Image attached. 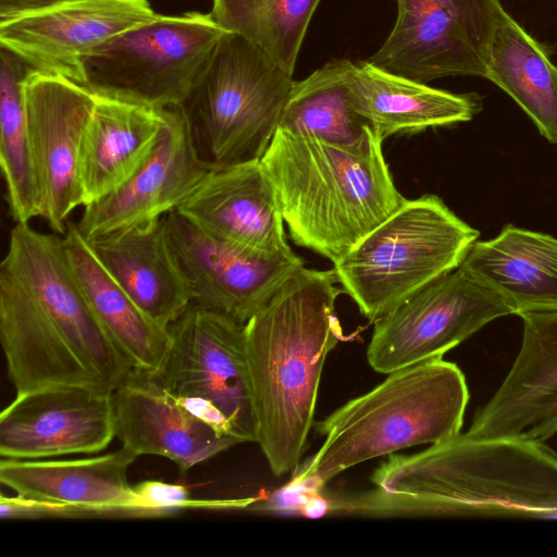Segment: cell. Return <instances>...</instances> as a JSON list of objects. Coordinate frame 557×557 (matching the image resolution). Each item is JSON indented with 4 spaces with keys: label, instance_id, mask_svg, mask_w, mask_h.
<instances>
[{
    "label": "cell",
    "instance_id": "obj_30",
    "mask_svg": "<svg viewBox=\"0 0 557 557\" xmlns=\"http://www.w3.org/2000/svg\"><path fill=\"white\" fill-rule=\"evenodd\" d=\"M71 0H0V23L35 14Z\"/></svg>",
    "mask_w": 557,
    "mask_h": 557
},
{
    "label": "cell",
    "instance_id": "obj_24",
    "mask_svg": "<svg viewBox=\"0 0 557 557\" xmlns=\"http://www.w3.org/2000/svg\"><path fill=\"white\" fill-rule=\"evenodd\" d=\"M354 103L384 140L398 133L470 121L481 108L475 94H454L385 71L372 62L352 63Z\"/></svg>",
    "mask_w": 557,
    "mask_h": 557
},
{
    "label": "cell",
    "instance_id": "obj_6",
    "mask_svg": "<svg viewBox=\"0 0 557 557\" xmlns=\"http://www.w3.org/2000/svg\"><path fill=\"white\" fill-rule=\"evenodd\" d=\"M294 83L260 48L227 32L180 106L202 161L220 169L260 160Z\"/></svg>",
    "mask_w": 557,
    "mask_h": 557
},
{
    "label": "cell",
    "instance_id": "obj_5",
    "mask_svg": "<svg viewBox=\"0 0 557 557\" xmlns=\"http://www.w3.org/2000/svg\"><path fill=\"white\" fill-rule=\"evenodd\" d=\"M480 233L435 195L408 200L334 262L344 292L374 322L455 270Z\"/></svg>",
    "mask_w": 557,
    "mask_h": 557
},
{
    "label": "cell",
    "instance_id": "obj_17",
    "mask_svg": "<svg viewBox=\"0 0 557 557\" xmlns=\"http://www.w3.org/2000/svg\"><path fill=\"white\" fill-rule=\"evenodd\" d=\"M517 358L465 436L545 442L557 433V310L527 312Z\"/></svg>",
    "mask_w": 557,
    "mask_h": 557
},
{
    "label": "cell",
    "instance_id": "obj_22",
    "mask_svg": "<svg viewBox=\"0 0 557 557\" xmlns=\"http://www.w3.org/2000/svg\"><path fill=\"white\" fill-rule=\"evenodd\" d=\"M95 96L79 150L83 207L117 190L141 168L164 122L163 110Z\"/></svg>",
    "mask_w": 557,
    "mask_h": 557
},
{
    "label": "cell",
    "instance_id": "obj_4",
    "mask_svg": "<svg viewBox=\"0 0 557 557\" xmlns=\"http://www.w3.org/2000/svg\"><path fill=\"white\" fill-rule=\"evenodd\" d=\"M468 401L462 371L443 358L391 372L317 423L324 442L296 483L319 487L367 460L450 440L461 433Z\"/></svg>",
    "mask_w": 557,
    "mask_h": 557
},
{
    "label": "cell",
    "instance_id": "obj_25",
    "mask_svg": "<svg viewBox=\"0 0 557 557\" xmlns=\"http://www.w3.org/2000/svg\"><path fill=\"white\" fill-rule=\"evenodd\" d=\"M63 243L73 273L98 322L135 370L156 374L170 349V330L149 318L109 275L75 223H67Z\"/></svg>",
    "mask_w": 557,
    "mask_h": 557
},
{
    "label": "cell",
    "instance_id": "obj_7",
    "mask_svg": "<svg viewBox=\"0 0 557 557\" xmlns=\"http://www.w3.org/2000/svg\"><path fill=\"white\" fill-rule=\"evenodd\" d=\"M226 33L210 12L156 13L83 60L84 86L157 110L180 107Z\"/></svg>",
    "mask_w": 557,
    "mask_h": 557
},
{
    "label": "cell",
    "instance_id": "obj_18",
    "mask_svg": "<svg viewBox=\"0 0 557 557\" xmlns=\"http://www.w3.org/2000/svg\"><path fill=\"white\" fill-rule=\"evenodd\" d=\"M176 212L203 233L252 255L294 253L260 160L212 169Z\"/></svg>",
    "mask_w": 557,
    "mask_h": 557
},
{
    "label": "cell",
    "instance_id": "obj_28",
    "mask_svg": "<svg viewBox=\"0 0 557 557\" xmlns=\"http://www.w3.org/2000/svg\"><path fill=\"white\" fill-rule=\"evenodd\" d=\"M33 69L13 52H0V164L15 223L40 216V195L29 146L23 84Z\"/></svg>",
    "mask_w": 557,
    "mask_h": 557
},
{
    "label": "cell",
    "instance_id": "obj_20",
    "mask_svg": "<svg viewBox=\"0 0 557 557\" xmlns=\"http://www.w3.org/2000/svg\"><path fill=\"white\" fill-rule=\"evenodd\" d=\"M136 458L123 446L108 454L76 459L1 458L0 481L22 498L47 503L44 517L148 516L127 481V470Z\"/></svg>",
    "mask_w": 557,
    "mask_h": 557
},
{
    "label": "cell",
    "instance_id": "obj_3",
    "mask_svg": "<svg viewBox=\"0 0 557 557\" xmlns=\"http://www.w3.org/2000/svg\"><path fill=\"white\" fill-rule=\"evenodd\" d=\"M372 129L352 144L277 128L260 159L293 242L333 263L407 199Z\"/></svg>",
    "mask_w": 557,
    "mask_h": 557
},
{
    "label": "cell",
    "instance_id": "obj_23",
    "mask_svg": "<svg viewBox=\"0 0 557 557\" xmlns=\"http://www.w3.org/2000/svg\"><path fill=\"white\" fill-rule=\"evenodd\" d=\"M512 314L557 310V238L513 225L475 240L460 264Z\"/></svg>",
    "mask_w": 557,
    "mask_h": 557
},
{
    "label": "cell",
    "instance_id": "obj_12",
    "mask_svg": "<svg viewBox=\"0 0 557 557\" xmlns=\"http://www.w3.org/2000/svg\"><path fill=\"white\" fill-rule=\"evenodd\" d=\"M165 223L190 288L191 304L242 325L304 267L302 259L295 252L261 257L221 242L176 211L165 215Z\"/></svg>",
    "mask_w": 557,
    "mask_h": 557
},
{
    "label": "cell",
    "instance_id": "obj_1",
    "mask_svg": "<svg viewBox=\"0 0 557 557\" xmlns=\"http://www.w3.org/2000/svg\"><path fill=\"white\" fill-rule=\"evenodd\" d=\"M375 488L331 503L368 517L502 515L557 519V453L544 442L457 436L389 455Z\"/></svg>",
    "mask_w": 557,
    "mask_h": 557
},
{
    "label": "cell",
    "instance_id": "obj_29",
    "mask_svg": "<svg viewBox=\"0 0 557 557\" xmlns=\"http://www.w3.org/2000/svg\"><path fill=\"white\" fill-rule=\"evenodd\" d=\"M321 0H212L216 23L265 52L287 74Z\"/></svg>",
    "mask_w": 557,
    "mask_h": 557
},
{
    "label": "cell",
    "instance_id": "obj_15",
    "mask_svg": "<svg viewBox=\"0 0 557 557\" xmlns=\"http://www.w3.org/2000/svg\"><path fill=\"white\" fill-rule=\"evenodd\" d=\"M156 15L148 0H71L0 23V45L33 70L84 86L83 60Z\"/></svg>",
    "mask_w": 557,
    "mask_h": 557
},
{
    "label": "cell",
    "instance_id": "obj_2",
    "mask_svg": "<svg viewBox=\"0 0 557 557\" xmlns=\"http://www.w3.org/2000/svg\"><path fill=\"white\" fill-rule=\"evenodd\" d=\"M333 269L302 267L245 324L257 441L275 475L299 467L327 355L343 338Z\"/></svg>",
    "mask_w": 557,
    "mask_h": 557
},
{
    "label": "cell",
    "instance_id": "obj_26",
    "mask_svg": "<svg viewBox=\"0 0 557 557\" xmlns=\"http://www.w3.org/2000/svg\"><path fill=\"white\" fill-rule=\"evenodd\" d=\"M485 78L518 103L541 135L557 144V66L508 13L494 33Z\"/></svg>",
    "mask_w": 557,
    "mask_h": 557
},
{
    "label": "cell",
    "instance_id": "obj_8",
    "mask_svg": "<svg viewBox=\"0 0 557 557\" xmlns=\"http://www.w3.org/2000/svg\"><path fill=\"white\" fill-rule=\"evenodd\" d=\"M169 330L170 349L153 379L175 397L203 404L242 443H256L245 325L190 304Z\"/></svg>",
    "mask_w": 557,
    "mask_h": 557
},
{
    "label": "cell",
    "instance_id": "obj_16",
    "mask_svg": "<svg viewBox=\"0 0 557 557\" xmlns=\"http://www.w3.org/2000/svg\"><path fill=\"white\" fill-rule=\"evenodd\" d=\"M115 437L112 394L61 386L16 395L0 416L3 459L91 455Z\"/></svg>",
    "mask_w": 557,
    "mask_h": 557
},
{
    "label": "cell",
    "instance_id": "obj_21",
    "mask_svg": "<svg viewBox=\"0 0 557 557\" xmlns=\"http://www.w3.org/2000/svg\"><path fill=\"white\" fill-rule=\"evenodd\" d=\"M86 242L109 275L159 325L169 329L191 304L165 216Z\"/></svg>",
    "mask_w": 557,
    "mask_h": 557
},
{
    "label": "cell",
    "instance_id": "obj_13",
    "mask_svg": "<svg viewBox=\"0 0 557 557\" xmlns=\"http://www.w3.org/2000/svg\"><path fill=\"white\" fill-rule=\"evenodd\" d=\"M0 268L98 363L116 388L129 376L134 367L91 311L63 238L40 233L29 223H16Z\"/></svg>",
    "mask_w": 557,
    "mask_h": 557
},
{
    "label": "cell",
    "instance_id": "obj_19",
    "mask_svg": "<svg viewBox=\"0 0 557 557\" xmlns=\"http://www.w3.org/2000/svg\"><path fill=\"white\" fill-rule=\"evenodd\" d=\"M112 401L122 446L137 457L168 458L182 473L242 443L135 369L112 393Z\"/></svg>",
    "mask_w": 557,
    "mask_h": 557
},
{
    "label": "cell",
    "instance_id": "obj_14",
    "mask_svg": "<svg viewBox=\"0 0 557 557\" xmlns=\"http://www.w3.org/2000/svg\"><path fill=\"white\" fill-rule=\"evenodd\" d=\"M158 141L117 190L84 207L75 223L85 239L157 221L177 208L212 170L200 158L181 107L163 110Z\"/></svg>",
    "mask_w": 557,
    "mask_h": 557
},
{
    "label": "cell",
    "instance_id": "obj_27",
    "mask_svg": "<svg viewBox=\"0 0 557 557\" xmlns=\"http://www.w3.org/2000/svg\"><path fill=\"white\" fill-rule=\"evenodd\" d=\"M352 62L333 60L302 81H295L278 128L338 144H352L370 131L357 110L350 87Z\"/></svg>",
    "mask_w": 557,
    "mask_h": 557
},
{
    "label": "cell",
    "instance_id": "obj_10",
    "mask_svg": "<svg viewBox=\"0 0 557 557\" xmlns=\"http://www.w3.org/2000/svg\"><path fill=\"white\" fill-rule=\"evenodd\" d=\"M512 314L503 298L461 265L432 281L374 321L370 367L388 374L443 358L488 322Z\"/></svg>",
    "mask_w": 557,
    "mask_h": 557
},
{
    "label": "cell",
    "instance_id": "obj_9",
    "mask_svg": "<svg viewBox=\"0 0 557 557\" xmlns=\"http://www.w3.org/2000/svg\"><path fill=\"white\" fill-rule=\"evenodd\" d=\"M395 24L370 62L428 83L486 77L494 33L507 14L500 0H396Z\"/></svg>",
    "mask_w": 557,
    "mask_h": 557
},
{
    "label": "cell",
    "instance_id": "obj_11",
    "mask_svg": "<svg viewBox=\"0 0 557 557\" xmlns=\"http://www.w3.org/2000/svg\"><path fill=\"white\" fill-rule=\"evenodd\" d=\"M23 90L40 218L64 235L69 215L83 206L79 150L96 96L78 83L35 70Z\"/></svg>",
    "mask_w": 557,
    "mask_h": 557
}]
</instances>
